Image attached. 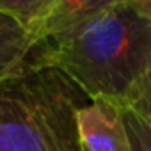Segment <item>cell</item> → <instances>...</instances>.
<instances>
[{
    "instance_id": "1",
    "label": "cell",
    "mask_w": 151,
    "mask_h": 151,
    "mask_svg": "<svg viewBox=\"0 0 151 151\" xmlns=\"http://www.w3.org/2000/svg\"><path fill=\"white\" fill-rule=\"evenodd\" d=\"M34 60L60 71L86 98L121 107L151 62V0H107Z\"/></svg>"
},
{
    "instance_id": "2",
    "label": "cell",
    "mask_w": 151,
    "mask_h": 151,
    "mask_svg": "<svg viewBox=\"0 0 151 151\" xmlns=\"http://www.w3.org/2000/svg\"><path fill=\"white\" fill-rule=\"evenodd\" d=\"M84 94L34 59L0 80V151H82L77 110Z\"/></svg>"
},
{
    "instance_id": "3",
    "label": "cell",
    "mask_w": 151,
    "mask_h": 151,
    "mask_svg": "<svg viewBox=\"0 0 151 151\" xmlns=\"http://www.w3.org/2000/svg\"><path fill=\"white\" fill-rule=\"evenodd\" d=\"M82 151H133L123 109L110 100H89L77 110Z\"/></svg>"
},
{
    "instance_id": "4",
    "label": "cell",
    "mask_w": 151,
    "mask_h": 151,
    "mask_svg": "<svg viewBox=\"0 0 151 151\" xmlns=\"http://www.w3.org/2000/svg\"><path fill=\"white\" fill-rule=\"evenodd\" d=\"M41 46L11 16L0 11V80L22 71Z\"/></svg>"
},
{
    "instance_id": "5",
    "label": "cell",
    "mask_w": 151,
    "mask_h": 151,
    "mask_svg": "<svg viewBox=\"0 0 151 151\" xmlns=\"http://www.w3.org/2000/svg\"><path fill=\"white\" fill-rule=\"evenodd\" d=\"M123 110H132L151 121V62L146 68L140 80L130 91L126 100L121 105Z\"/></svg>"
},
{
    "instance_id": "6",
    "label": "cell",
    "mask_w": 151,
    "mask_h": 151,
    "mask_svg": "<svg viewBox=\"0 0 151 151\" xmlns=\"http://www.w3.org/2000/svg\"><path fill=\"white\" fill-rule=\"evenodd\" d=\"M123 112H124V123L128 128L132 149L151 151V121L132 110H123Z\"/></svg>"
}]
</instances>
